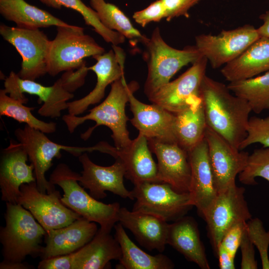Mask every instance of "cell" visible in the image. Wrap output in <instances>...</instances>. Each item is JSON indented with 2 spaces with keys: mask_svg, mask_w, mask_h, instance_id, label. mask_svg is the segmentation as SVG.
I'll list each match as a JSON object with an SVG mask.
<instances>
[{
  "mask_svg": "<svg viewBox=\"0 0 269 269\" xmlns=\"http://www.w3.org/2000/svg\"><path fill=\"white\" fill-rule=\"evenodd\" d=\"M95 222L81 217L70 224L46 233L41 260L73 253L90 242L98 231Z\"/></svg>",
  "mask_w": 269,
  "mask_h": 269,
  "instance_id": "7402d4cb",
  "label": "cell"
},
{
  "mask_svg": "<svg viewBox=\"0 0 269 269\" xmlns=\"http://www.w3.org/2000/svg\"><path fill=\"white\" fill-rule=\"evenodd\" d=\"M79 175L61 163L53 170L49 181L63 190L61 201L64 205L89 221L98 223L102 230L111 232L118 222L120 204H105L94 198L78 183Z\"/></svg>",
  "mask_w": 269,
  "mask_h": 269,
  "instance_id": "277c9868",
  "label": "cell"
},
{
  "mask_svg": "<svg viewBox=\"0 0 269 269\" xmlns=\"http://www.w3.org/2000/svg\"><path fill=\"white\" fill-rule=\"evenodd\" d=\"M4 92L10 97L24 104L28 102L24 93L37 96L39 103H43L38 113L51 118L59 117L62 111L68 109V101L74 97L73 94L64 88L60 78L53 85L45 86L33 80L22 79L11 71L4 79Z\"/></svg>",
  "mask_w": 269,
  "mask_h": 269,
  "instance_id": "4fadbf2b",
  "label": "cell"
},
{
  "mask_svg": "<svg viewBox=\"0 0 269 269\" xmlns=\"http://www.w3.org/2000/svg\"><path fill=\"white\" fill-rule=\"evenodd\" d=\"M208 61L203 56L178 78L162 86L148 98L169 112L176 113L200 97Z\"/></svg>",
  "mask_w": 269,
  "mask_h": 269,
  "instance_id": "9a60e30c",
  "label": "cell"
},
{
  "mask_svg": "<svg viewBox=\"0 0 269 269\" xmlns=\"http://www.w3.org/2000/svg\"><path fill=\"white\" fill-rule=\"evenodd\" d=\"M246 230L251 241L260 253L263 269H269V231H266L262 222L258 218L248 220Z\"/></svg>",
  "mask_w": 269,
  "mask_h": 269,
  "instance_id": "8d00e7d4",
  "label": "cell"
},
{
  "mask_svg": "<svg viewBox=\"0 0 269 269\" xmlns=\"http://www.w3.org/2000/svg\"><path fill=\"white\" fill-rule=\"evenodd\" d=\"M5 224L0 229L3 261L22 262L40 256L46 231L31 213L18 203L6 202Z\"/></svg>",
  "mask_w": 269,
  "mask_h": 269,
  "instance_id": "3957f363",
  "label": "cell"
},
{
  "mask_svg": "<svg viewBox=\"0 0 269 269\" xmlns=\"http://www.w3.org/2000/svg\"><path fill=\"white\" fill-rule=\"evenodd\" d=\"M113 49L93 57L96 63L89 70L97 77L95 87L85 97L68 103L69 114L79 116L92 105L99 103L105 96L107 86L124 75L125 53L117 45H112Z\"/></svg>",
  "mask_w": 269,
  "mask_h": 269,
  "instance_id": "ac0fdd59",
  "label": "cell"
},
{
  "mask_svg": "<svg viewBox=\"0 0 269 269\" xmlns=\"http://www.w3.org/2000/svg\"><path fill=\"white\" fill-rule=\"evenodd\" d=\"M210 164L218 192L236 184V178L245 169L249 153L231 144L207 127L205 134Z\"/></svg>",
  "mask_w": 269,
  "mask_h": 269,
  "instance_id": "5bb4252c",
  "label": "cell"
},
{
  "mask_svg": "<svg viewBox=\"0 0 269 269\" xmlns=\"http://www.w3.org/2000/svg\"><path fill=\"white\" fill-rule=\"evenodd\" d=\"M0 13L5 19L14 22L20 28L37 29L71 25L24 0H0Z\"/></svg>",
  "mask_w": 269,
  "mask_h": 269,
  "instance_id": "f1b7e54d",
  "label": "cell"
},
{
  "mask_svg": "<svg viewBox=\"0 0 269 269\" xmlns=\"http://www.w3.org/2000/svg\"><path fill=\"white\" fill-rule=\"evenodd\" d=\"M174 114L177 143L188 152L204 139L207 127L200 96Z\"/></svg>",
  "mask_w": 269,
  "mask_h": 269,
  "instance_id": "83f0119b",
  "label": "cell"
},
{
  "mask_svg": "<svg viewBox=\"0 0 269 269\" xmlns=\"http://www.w3.org/2000/svg\"><path fill=\"white\" fill-rule=\"evenodd\" d=\"M191 169L189 195L192 205L203 216L218 194L205 138L188 152Z\"/></svg>",
  "mask_w": 269,
  "mask_h": 269,
  "instance_id": "44dd1931",
  "label": "cell"
},
{
  "mask_svg": "<svg viewBox=\"0 0 269 269\" xmlns=\"http://www.w3.org/2000/svg\"><path fill=\"white\" fill-rule=\"evenodd\" d=\"M33 267L22 262L2 261L0 264V269H29Z\"/></svg>",
  "mask_w": 269,
  "mask_h": 269,
  "instance_id": "bcb514c9",
  "label": "cell"
},
{
  "mask_svg": "<svg viewBox=\"0 0 269 269\" xmlns=\"http://www.w3.org/2000/svg\"><path fill=\"white\" fill-rule=\"evenodd\" d=\"M114 157L123 163L125 177L134 185L144 182H158L157 164L153 159L147 138L138 134L126 147H117Z\"/></svg>",
  "mask_w": 269,
  "mask_h": 269,
  "instance_id": "cb8c5ba5",
  "label": "cell"
},
{
  "mask_svg": "<svg viewBox=\"0 0 269 269\" xmlns=\"http://www.w3.org/2000/svg\"><path fill=\"white\" fill-rule=\"evenodd\" d=\"M101 23L110 30L119 32L125 38L143 43L144 36L132 23L129 17L115 4L105 0H89Z\"/></svg>",
  "mask_w": 269,
  "mask_h": 269,
  "instance_id": "1f68e13d",
  "label": "cell"
},
{
  "mask_svg": "<svg viewBox=\"0 0 269 269\" xmlns=\"http://www.w3.org/2000/svg\"><path fill=\"white\" fill-rule=\"evenodd\" d=\"M17 203L28 210L46 232L65 227L82 217L64 205L59 191L43 193L36 181L23 184Z\"/></svg>",
  "mask_w": 269,
  "mask_h": 269,
  "instance_id": "7c38bea8",
  "label": "cell"
},
{
  "mask_svg": "<svg viewBox=\"0 0 269 269\" xmlns=\"http://www.w3.org/2000/svg\"><path fill=\"white\" fill-rule=\"evenodd\" d=\"M245 189L234 184L218 194L202 216L216 252L226 232L234 224L247 222L252 215L245 200Z\"/></svg>",
  "mask_w": 269,
  "mask_h": 269,
  "instance_id": "30bf717a",
  "label": "cell"
},
{
  "mask_svg": "<svg viewBox=\"0 0 269 269\" xmlns=\"http://www.w3.org/2000/svg\"><path fill=\"white\" fill-rule=\"evenodd\" d=\"M260 36L257 28L246 24L230 30H223L218 35H198L196 47L213 69L232 61Z\"/></svg>",
  "mask_w": 269,
  "mask_h": 269,
  "instance_id": "8fae6325",
  "label": "cell"
},
{
  "mask_svg": "<svg viewBox=\"0 0 269 269\" xmlns=\"http://www.w3.org/2000/svg\"><path fill=\"white\" fill-rule=\"evenodd\" d=\"M231 92L227 85L206 75L200 96L207 126L239 149L246 136L249 115L252 111L246 100Z\"/></svg>",
  "mask_w": 269,
  "mask_h": 269,
  "instance_id": "6da1fadb",
  "label": "cell"
},
{
  "mask_svg": "<svg viewBox=\"0 0 269 269\" xmlns=\"http://www.w3.org/2000/svg\"><path fill=\"white\" fill-rule=\"evenodd\" d=\"M216 254L218 256L219 266L221 269H234L235 258L221 247H219Z\"/></svg>",
  "mask_w": 269,
  "mask_h": 269,
  "instance_id": "ee69618b",
  "label": "cell"
},
{
  "mask_svg": "<svg viewBox=\"0 0 269 269\" xmlns=\"http://www.w3.org/2000/svg\"><path fill=\"white\" fill-rule=\"evenodd\" d=\"M135 21L144 27L151 22H159L165 18V10L161 0H156L146 8L135 12L133 15Z\"/></svg>",
  "mask_w": 269,
  "mask_h": 269,
  "instance_id": "74e56055",
  "label": "cell"
},
{
  "mask_svg": "<svg viewBox=\"0 0 269 269\" xmlns=\"http://www.w3.org/2000/svg\"><path fill=\"white\" fill-rule=\"evenodd\" d=\"M105 53V49L83 27L71 25L57 26L55 37L51 40L47 73L55 76L63 71L74 70L86 63L85 58Z\"/></svg>",
  "mask_w": 269,
  "mask_h": 269,
  "instance_id": "52a82bcc",
  "label": "cell"
},
{
  "mask_svg": "<svg viewBox=\"0 0 269 269\" xmlns=\"http://www.w3.org/2000/svg\"><path fill=\"white\" fill-rule=\"evenodd\" d=\"M72 255L74 269H103L111 260H120L122 251L115 237L100 228L90 242Z\"/></svg>",
  "mask_w": 269,
  "mask_h": 269,
  "instance_id": "4316f807",
  "label": "cell"
},
{
  "mask_svg": "<svg viewBox=\"0 0 269 269\" xmlns=\"http://www.w3.org/2000/svg\"><path fill=\"white\" fill-rule=\"evenodd\" d=\"M257 143L262 144L264 147H269V116L265 118L253 116L249 118L247 135L239 149L243 150Z\"/></svg>",
  "mask_w": 269,
  "mask_h": 269,
  "instance_id": "d590c367",
  "label": "cell"
},
{
  "mask_svg": "<svg viewBox=\"0 0 269 269\" xmlns=\"http://www.w3.org/2000/svg\"><path fill=\"white\" fill-rule=\"evenodd\" d=\"M88 71L85 63L76 71H65L60 78L66 90L72 93L84 84Z\"/></svg>",
  "mask_w": 269,
  "mask_h": 269,
  "instance_id": "60d3db41",
  "label": "cell"
},
{
  "mask_svg": "<svg viewBox=\"0 0 269 269\" xmlns=\"http://www.w3.org/2000/svg\"><path fill=\"white\" fill-rule=\"evenodd\" d=\"M118 222L130 230L138 243L149 251L162 252L167 244L169 224L154 215L121 207Z\"/></svg>",
  "mask_w": 269,
  "mask_h": 269,
  "instance_id": "603a6c76",
  "label": "cell"
},
{
  "mask_svg": "<svg viewBox=\"0 0 269 269\" xmlns=\"http://www.w3.org/2000/svg\"><path fill=\"white\" fill-rule=\"evenodd\" d=\"M38 269H74L72 253L41 260L37 266Z\"/></svg>",
  "mask_w": 269,
  "mask_h": 269,
  "instance_id": "7bdbcfd3",
  "label": "cell"
},
{
  "mask_svg": "<svg viewBox=\"0 0 269 269\" xmlns=\"http://www.w3.org/2000/svg\"><path fill=\"white\" fill-rule=\"evenodd\" d=\"M227 87L246 100L252 112L260 114L269 110V71L260 76L230 82Z\"/></svg>",
  "mask_w": 269,
  "mask_h": 269,
  "instance_id": "4dcf8cb0",
  "label": "cell"
},
{
  "mask_svg": "<svg viewBox=\"0 0 269 269\" xmlns=\"http://www.w3.org/2000/svg\"><path fill=\"white\" fill-rule=\"evenodd\" d=\"M34 109L25 106L21 102L10 97L3 89L0 90V117L12 118L46 134L54 133L56 124L53 122H45L36 118L31 113Z\"/></svg>",
  "mask_w": 269,
  "mask_h": 269,
  "instance_id": "836d02e7",
  "label": "cell"
},
{
  "mask_svg": "<svg viewBox=\"0 0 269 269\" xmlns=\"http://www.w3.org/2000/svg\"><path fill=\"white\" fill-rule=\"evenodd\" d=\"M28 156L18 142L10 140L2 151L0 163L1 200L17 203L22 184L36 181L34 167L27 163Z\"/></svg>",
  "mask_w": 269,
  "mask_h": 269,
  "instance_id": "d6986e66",
  "label": "cell"
},
{
  "mask_svg": "<svg viewBox=\"0 0 269 269\" xmlns=\"http://www.w3.org/2000/svg\"><path fill=\"white\" fill-rule=\"evenodd\" d=\"M138 84L135 81L127 84L124 75L111 84L110 93L107 98L98 106L89 110V113L83 116L67 114L62 119L67 126L69 133H73L80 125L88 120L95 122L93 127L89 128L81 134L82 139L87 140L93 131L100 126L109 128L112 132V137L115 146L123 148L132 142L127 130V123L129 118L126 115L125 108L129 101V95L138 89Z\"/></svg>",
  "mask_w": 269,
  "mask_h": 269,
  "instance_id": "7a4b0ae2",
  "label": "cell"
},
{
  "mask_svg": "<svg viewBox=\"0 0 269 269\" xmlns=\"http://www.w3.org/2000/svg\"><path fill=\"white\" fill-rule=\"evenodd\" d=\"M143 44L148 57V73L144 85V93L148 98L170 82L181 68L193 63L202 56L195 46L182 50L171 47L163 39L158 27L153 30L150 38H147Z\"/></svg>",
  "mask_w": 269,
  "mask_h": 269,
  "instance_id": "8992f818",
  "label": "cell"
},
{
  "mask_svg": "<svg viewBox=\"0 0 269 269\" xmlns=\"http://www.w3.org/2000/svg\"><path fill=\"white\" fill-rule=\"evenodd\" d=\"M115 237L122 251V257L116 266L117 269H172L173 262L160 254L152 256L138 247L129 237L124 227L117 222L114 226Z\"/></svg>",
  "mask_w": 269,
  "mask_h": 269,
  "instance_id": "f546056e",
  "label": "cell"
},
{
  "mask_svg": "<svg viewBox=\"0 0 269 269\" xmlns=\"http://www.w3.org/2000/svg\"><path fill=\"white\" fill-rule=\"evenodd\" d=\"M269 71V38L260 37L221 73L229 82L249 79Z\"/></svg>",
  "mask_w": 269,
  "mask_h": 269,
  "instance_id": "484cf974",
  "label": "cell"
},
{
  "mask_svg": "<svg viewBox=\"0 0 269 269\" xmlns=\"http://www.w3.org/2000/svg\"><path fill=\"white\" fill-rule=\"evenodd\" d=\"M83 170L79 175L78 181L84 188L89 190L90 194L99 200L105 198V191L126 199L134 200L132 191L127 189L124 184L126 170L120 159L116 158L110 166H103L94 163L87 152L78 156Z\"/></svg>",
  "mask_w": 269,
  "mask_h": 269,
  "instance_id": "2e32d148",
  "label": "cell"
},
{
  "mask_svg": "<svg viewBox=\"0 0 269 269\" xmlns=\"http://www.w3.org/2000/svg\"><path fill=\"white\" fill-rule=\"evenodd\" d=\"M132 190L135 202L132 210L149 214L166 222L185 216L193 206L189 193H179L168 184L144 182Z\"/></svg>",
  "mask_w": 269,
  "mask_h": 269,
  "instance_id": "ba28073f",
  "label": "cell"
},
{
  "mask_svg": "<svg viewBox=\"0 0 269 269\" xmlns=\"http://www.w3.org/2000/svg\"><path fill=\"white\" fill-rule=\"evenodd\" d=\"M166 243L201 269H210L197 224L192 217L184 216L169 224Z\"/></svg>",
  "mask_w": 269,
  "mask_h": 269,
  "instance_id": "d4e9b609",
  "label": "cell"
},
{
  "mask_svg": "<svg viewBox=\"0 0 269 269\" xmlns=\"http://www.w3.org/2000/svg\"><path fill=\"white\" fill-rule=\"evenodd\" d=\"M0 34L11 44L22 58L17 73L22 79L35 81L47 73L51 40L39 28L11 27L1 24Z\"/></svg>",
  "mask_w": 269,
  "mask_h": 269,
  "instance_id": "9c48e42d",
  "label": "cell"
},
{
  "mask_svg": "<svg viewBox=\"0 0 269 269\" xmlns=\"http://www.w3.org/2000/svg\"><path fill=\"white\" fill-rule=\"evenodd\" d=\"M134 93L129 95V103L133 114L130 121L139 133L148 140L177 143L174 128V114L156 104L141 102L134 96Z\"/></svg>",
  "mask_w": 269,
  "mask_h": 269,
  "instance_id": "ffe728a7",
  "label": "cell"
},
{
  "mask_svg": "<svg viewBox=\"0 0 269 269\" xmlns=\"http://www.w3.org/2000/svg\"><path fill=\"white\" fill-rule=\"evenodd\" d=\"M157 159V180L169 184L179 193H189L191 169L188 152L178 143L148 139Z\"/></svg>",
  "mask_w": 269,
  "mask_h": 269,
  "instance_id": "e0dca14e",
  "label": "cell"
},
{
  "mask_svg": "<svg viewBox=\"0 0 269 269\" xmlns=\"http://www.w3.org/2000/svg\"><path fill=\"white\" fill-rule=\"evenodd\" d=\"M246 223L241 222L233 225L224 235L218 247H221L235 258L246 228Z\"/></svg>",
  "mask_w": 269,
  "mask_h": 269,
  "instance_id": "f35d334b",
  "label": "cell"
},
{
  "mask_svg": "<svg viewBox=\"0 0 269 269\" xmlns=\"http://www.w3.org/2000/svg\"><path fill=\"white\" fill-rule=\"evenodd\" d=\"M14 134L28 154V159L34 167L37 188L43 193H50L56 190L55 185L46 179L45 173L51 167L53 159L61 157L62 150L78 157L84 152L93 151L108 153L111 147L105 141L89 147L60 144L51 140L46 134L26 125L23 128L16 129Z\"/></svg>",
  "mask_w": 269,
  "mask_h": 269,
  "instance_id": "5b68a950",
  "label": "cell"
},
{
  "mask_svg": "<svg viewBox=\"0 0 269 269\" xmlns=\"http://www.w3.org/2000/svg\"><path fill=\"white\" fill-rule=\"evenodd\" d=\"M240 248L242 254L241 268L257 269V262L255 259L254 245L251 241L246 228Z\"/></svg>",
  "mask_w": 269,
  "mask_h": 269,
  "instance_id": "b9f144b4",
  "label": "cell"
},
{
  "mask_svg": "<svg viewBox=\"0 0 269 269\" xmlns=\"http://www.w3.org/2000/svg\"><path fill=\"white\" fill-rule=\"evenodd\" d=\"M46 6L60 9L66 7L78 12L83 17L85 24L91 26L95 31L104 40L113 45H118L124 42L125 37L115 31L106 27L100 21L96 12L86 5L81 0H39Z\"/></svg>",
  "mask_w": 269,
  "mask_h": 269,
  "instance_id": "d6a6232c",
  "label": "cell"
},
{
  "mask_svg": "<svg viewBox=\"0 0 269 269\" xmlns=\"http://www.w3.org/2000/svg\"><path fill=\"white\" fill-rule=\"evenodd\" d=\"M260 18L263 21V24L258 28L260 37L269 38V10L262 14Z\"/></svg>",
  "mask_w": 269,
  "mask_h": 269,
  "instance_id": "f6af8a7d",
  "label": "cell"
},
{
  "mask_svg": "<svg viewBox=\"0 0 269 269\" xmlns=\"http://www.w3.org/2000/svg\"><path fill=\"white\" fill-rule=\"evenodd\" d=\"M257 177L269 182V147L255 149L249 155L245 169L239 174L240 181L248 185L257 184Z\"/></svg>",
  "mask_w": 269,
  "mask_h": 269,
  "instance_id": "e575fe53",
  "label": "cell"
},
{
  "mask_svg": "<svg viewBox=\"0 0 269 269\" xmlns=\"http://www.w3.org/2000/svg\"><path fill=\"white\" fill-rule=\"evenodd\" d=\"M201 0H161L165 10V19L170 21L181 16L189 17L188 11Z\"/></svg>",
  "mask_w": 269,
  "mask_h": 269,
  "instance_id": "ab89813d",
  "label": "cell"
}]
</instances>
